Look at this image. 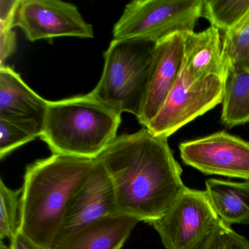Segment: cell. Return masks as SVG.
Listing matches in <instances>:
<instances>
[{"instance_id": "1", "label": "cell", "mask_w": 249, "mask_h": 249, "mask_svg": "<svg viewBox=\"0 0 249 249\" xmlns=\"http://www.w3.org/2000/svg\"><path fill=\"white\" fill-rule=\"evenodd\" d=\"M167 139L143 127L118 137L97 158L113 184L118 214L152 224L186 187Z\"/></svg>"}, {"instance_id": "2", "label": "cell", "mask_w": 249, "mask_h": 249, "mask_svg": "<svg viewBox=\"0 0 249 249\" xmlns=\"http://www.w3.org/2000/svg\"><path fill=\"white\" fill-rule=\"evenodd\" d=\"M97 159L52 154L27 167L21 196L19 231L37 246L51 249L70 202Z\"/></svg>"}, {"instance_id": "3", "label": "cell", "mask_w": 249, "mask_h": 249, "mask_svg": "<svg viewBox=\"0 0 249 249\" xmlns=\"http://www.w3.org/2000/svg\"><path fill=\"white\" fill-rule=\"evenodd\" d=\"M121 116L90 93L49 101L40 138L53 154L97 159L118 138Z\"/></svg>"}, {"instance_id": "4", "label": "cell", "mask_w": 249, "mask_h": 249, "mask_svg": "<svg viewBox=\"0 0 249 249\" xmlns=\"http://www.w3.org/2000/svg\"><path fill=\"white\" fill-rule=\"evenodd\" d=\"M156 43L140 39H113L104 53L103 74L90 94L122 115L136 118L145 98Z\"/></svg>"}, {"instance_id": "5", "label": "cell", "mask_w": 249, "mask_h": 249, "mask_svg": "<svg viewBox=\"0 0 249 249\" xmlns=\"http://www.w3.org/2000/svg\"><path fill=\"white\" fill-rule=\"evenodd\" d=\"M204 0H135L126 5L113 30V39L153 43L193 32L202 17Z\"/></svg>"}, {"instance_id": "6", "label": "cell", "mask_w": 249, "mask_h": 249, "mask_svg": "<svg viewBox=\"0 0 249 249\" xmlns=\"http://www.w3.org/2000/svg\"><path fill=\"white\" fill-rule=\"evenodd\" d=\"M225 81L215 76L194 80L184 61L178 77L157 116L146 126L153 135L168 138L194 119L222 103Z\"/></svg>"}, {"instance_id": "7", "label": "cell", "mask_w": 249, "mask_h": 249, "mask_svg": "<svg viewBox=\"0 0 249 249\" xmlns=\"http://www.w3.org/2000/svg\"><path fill=\"white\" fill-rule=\"evenodd\" d=\"M220 220L205 191L186 186L166 213L151 225L166 249H196Z\"/></svg>"}, {"instance_id": "8", "label": "cell", "mask_w": 249, "mask_h": 249, "mask_svg": "<svg viewBox=\"0 0 249 249\" xmlns=\"http://www.w3.org/2000/svg\"><path fill=\"white\" fill-rule=\"evenodd\" d=\"M179 150L183 163L203 174L249 180V142L225 131L181 142Z\"/></svg>"}, {"instance_id": "9", "label": "cell", "mask_w": 249, "mask_h": 249, "mask_svg": "<svg viewBox=\"0 0 249 249\" xmlns=\"http://www.w3.org/2000/svg\"><path fill=\"white\" fill-rule=\"evenodd\" d=\"M14 27L31 42L59 37L93 38L92 26L75 5L58 0H21Z\"/></svg>"}, {"instance_id": "10", "label": "cell", "mask_w": 249, "mask_h": 249, "mask_svg": "<svg viewBox=\"0 0 249 249\" xmlns=\"http://www.w3.org/2000/svg\"><path fill=\"white\" fill-rule=\"evenodd\" d=\"M117 214L113 184L97 160L95 167L70 202L52 246L86 226Z\"/></svg>"}, {"instance_id": "11", "label": "cell", "mask_w": 249, "mask_h": 249, "mask_svg": "<svg viewBox=\"0 0 249 249\" xmlns=\"http://www.w3.org/2000/svg\"><path fill=\"white\" fill-rule=\"evenodd\" d=\"M184 58V35L176 33L156 43L142 107L137 119L146 127L174 86Z\"/></svg>"}, {"instance_id": "12", "label": "cell", "mask_w": 249, "mask_h": 249, "mask_svg": "<svg viewBox=\"0 0 249 249\" xmlns=\"http://www.w3.org/2000/svg\"><path fill=\"white\" fill-rule=\"evenodd\" d=\"M49 101L27 85L14 69L0 67V119L36 124L43 129Z\"/></svg>"}, {"instance_id": "13", "label": "cell", "mask_w": 249, "mask_h": 249, "mask_svg": "<svg viewBox=\"0 0 249 249\" xmlns=\"http://www.w3.org/2000/svg\"><path fill=\"white\" fill-rule=\"evenodd\" d=\"M183 35V61L191 78L199 80L215 76L226 81L230 67L224 57L219 30L211 26L199 33Z\"/></svg>"}, {"instance_id": "14", "label": "cell", "mask_w": 249, "mask_h": 249, "mask_svg": "<svg viewBox=\"0 0 249 249\" xmlns=\"http://www.w3.org/2000/svg\"><path fill=\"white\" fill-rule=\"evenodd\" d=\"M139 222L127 215H110L77 230L51 249H121Z\"/></svg>"}, {"instance_id": "15", "label": "cell", "mask_w": 249, "mask_h": 249, "mask_svg": "<svg viewBox=\"0 0 249 249\" xmlns=\"http://www.w3.org/2000/svg\"><path fill=\"white\" fill-rule=\"evenodd\" d=\"M207 195L221 221L228 225L249 224V181L208 179Z\"/></svg>"}, {"instance_id": "16", "label": "cell", "mask_w": 249, "mask_h": 249, "mask_svg": "<svg viewBox=\"0 0 249 249\" xmlns=\"http://www.w3.org/2000/svg\"><path fill=\"white\" fill-rule=\"evenodd\" d=\"M221 121L228 127L249 123V71H229L224 87Z\"/></svg>"}, {"instance_id": "17", "label": "cell", "mask_w": 249, "mask_h": 249, "mask_svg": "<svg viewBox=\"0 0 249 249\" xmlns=\"http://www.w3.org/2000/svg\"><path fill=\"white\" fill-rule=\"evenodd\" d=\"M223 52L230 69L249 71V11L222 37Z\"/></svg>"}, {"instance_id": "18", "label": "cell", "mask_w": 249, "mask_h": 249, "mask_svg": "<svg viewBox=\"0 0 249 249\" xmlns=\"http://www.w3.org/2000/svg\"><path fill=\"white\" fill-rule=\"evenodd\" d=\"M249 11V0H204L202 17L213 27L226 32Z\"/></svg>"}, {"instance_id": "19", "label": "cell", "mask_w": 249, "mask_h": 249, "mask_svg": "<svg viewBox=\"0 0 249 249\" xmlns=\"http://www.w3.org/2000/svg\"><path fill=\"white\" fill-rule=\"evenodd\" d=\"M43 128L36 124L0 119V158L40 137Z\"/></svg>"}, {"instance_id": "20", "label": "cell", "mask_w": 249, "mask_h": 249, "mask_svg": "<svg viewBox=\"0 0 249 249\" xmlns=\"http://www.w3.org/2000/svg\"><path fill=\"white\" fill-rule=\"evenodd\" d=\"M22 189L13 190L0 181V237L1 240L16 237L20 227V207Z\"/></svg>"}, {"instance_id": "21", "label": "cell", "mask_w": 249, "mask_h": 249, "mask_svg": "<svg viewBox=\"0 0 249 249\" xmlns=\"http://www.w3.org/2000/svg\"><path fill=\"white\" fill-rule=\"evenodd\" d=\"M196 249H249V241L220 220L212 232Z\"/></svg>"}, {"instance_id": "22", "label": "cell", "mask_w": 249, "mask_h": 249, "mask_svg": "<svg viewBox=\"0 0 249 249\" xmlns=\"http://www.w3.org/2000/svg\"><path fill=\"white\" fill-rule=\"evenodd\" d=\"M17 49V36L12 28L0 27V67L5 66L7 59Z\"/></svg>"}, {"instance_id": "23", "label": "cell", "mask_w": 249, "mask_h": 249, "mask_svg": "<svg viewBox=\"0 0 249 249\" xmlns=\"http://www.w3.org/2000/svg\"><path fill=\"white\" fill-rule=\"evenodd\" d=\"M21 0H0V27L14 29Z\"/></svg>"}, {"instance_id": "24", "label": "cell", "mask_w": 249, "mask_h": 249, "mask_svg": "<svg viewBox=\"0 0 249 249\" xmlns=\"http://www.w3.org/2000/svg\"><path fill=\"white\" fill-rule=\"evenodd\" d=\"M11 246L13 249H31L30 240L20 231L11 240Z\"/></svg>"}, {"instance_id": "25", "label": "cell", "mask_w": 249, "mask_h": 249, "mask_svg": "<svg viewBox=\"0 0 249 249\" xmlns=\"http://www.w3.org/2000/svg\"><path fill=\"white\" fill-rule=\"evenodd\" d=\"M0 249H13V248L11 247V245H10V246H7V245L4 243L3 240H1V243H0Z\"/></svg>"}, {"instance_id": "26", "label": "cell", "mask_w": 249, "mask_h": 249, "mask_svg": "<svg viewBox=\"0 0 249 249\" xmlns=\"http://www.w3.org/2000/svg\"><path fill=\"white\" fill-rule=\"evenodd\" d=\"M30 246H31V249H47L45 248L41 247V246H37V245L34 244L33 242L30 241Z\"/></svg>"}]
</instances>
